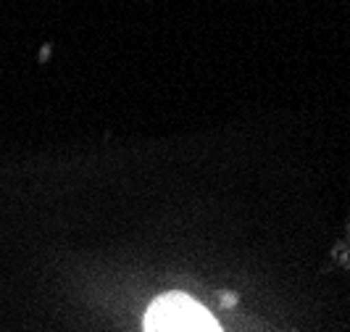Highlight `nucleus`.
<instances>
[{
    "instance_id": "nucleus-1",
    "label": "nucleus",
    "mask_w": 350,
    "mask_h": 332,
    "mask_svg": "<svg viewBox=\"0 0 350 332\" xmlns=\"http://www.w3.org/2000/svg\"><path fill=\"white\" fill-rule=\"evenodd\" d=\"M145 332H221L219 322L190 296L156 298L145 314Z\"/></svg>"
}]
</instances>
